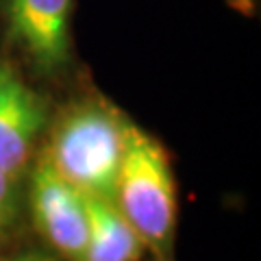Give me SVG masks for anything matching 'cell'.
<instances>
[{
  "instance_id": "1",
  "label": "cell",
  "mask_w": 261,
  "mask_h": 261,
  "mask_svg": "<svg viewBox=\"0 0 261 261\" xmlns=\"http://www.w3.org/2000/svg\"><path fill=\"white\" fill-rule=\"evenodd\" d=\"M124 126L126 120L111 105L76 102L55 122L44 157L79 192L113 202Z\"/></svg>"
},
{
  "instance_id": "2",
  "label": "cell",
  "mask_w": 261,
  "mask_h": 261,
  "mask_svg": "<svg viewBox=\"0 0 261 261\" xmlns=\"http://www.w3.org/2000/svg\"><path fill=\"white\" fill-rule=\"evenodd\" d=\"M113 205L144 240L146 248L163 252L170 246L176 220V192L168 154L152 135L128 120Z\"/></svg>"
},
{
  "instance_id": "3",
  "label": "cell",
  "mask_w": 261,
  "mask_h": 261,
  "mask_svg": "<svg viewBox=\"0 0 261 261\" xmlns=\"http://www.w3.org/2000/svg\"><path fill=\"white\" fill-rule=\"evenodd\" d=\"M7 42L42 76H57L72 59L74 0H0Z\"/></svg>"
},
{
  "instance_id": "4",
  "label": "cell",
  "mask_w": 261,
  "mask_h": 261,
  "mask_svg": "<svg viewBox=\"0 0 261 261\" xmlns=\"http://www.w3.org/2000/svg\"><path fill=\"white\" fill-rule=\"evenodd\" d=\"M31 214L39 235L63 261H81L87 246V196L42 157L31 172Z\"/></svg>"
},
{
  "instance_id": "5",
  "label": "cell",
  "mask_w": 261,
  "mask_h": 261,
  "mask_svg": "<svg viewBox=\"0 0 261 261\" xmlns=\"http://www.w3.org/2000/svg\"><path fill=\"white\" fill-rule=\"evenodd\" d=\"M46 124V102L11 63H0V174L18 178Z\"/></svg>"
},
{
  "instance_id": "6",
  "label": "cell",
  "mask_w": 261,
  "mask_h": 261,
  "mask_svg": "<svg viewBox=\"0 0 261 261\" xmlns=\"http://www.w3.org/2000/svg\"><path fill=\"white\" fill-rule=\"evenodd\" d=\"M89 233L81 261H140L146 244L118 207L107 198L87 196Z\"/></svg>"
},
{
  "instance_id": "7",
  "label": "cell",
  "mask_w": 261,
  "mask_h": 261,
  "mask_svg": "<svg viewBox=\"0 0 261 261\" xmlns=\"http://www.w3.org/2000/svg\"><path fill=\"white\" fill-rule=\"evenodd\" d=\"M18 216V178L0 174V240Z\"/></svg>"
},
{
  "instance_id": "8",
  "label": "cell",
  "mask_w": 261,
  "mask_h": 261,
  "mask_svg": "<svg viewBox=\"0 0 261 261\" xmlns=\"http://www.w3.org/2000/svg\"><path fill=\"white\" fill-rule=\"evenodd\" d=\"M5 261H63L59 255H50V252H22V255L9 257Z\"/></svg>"
}]
</instances>
